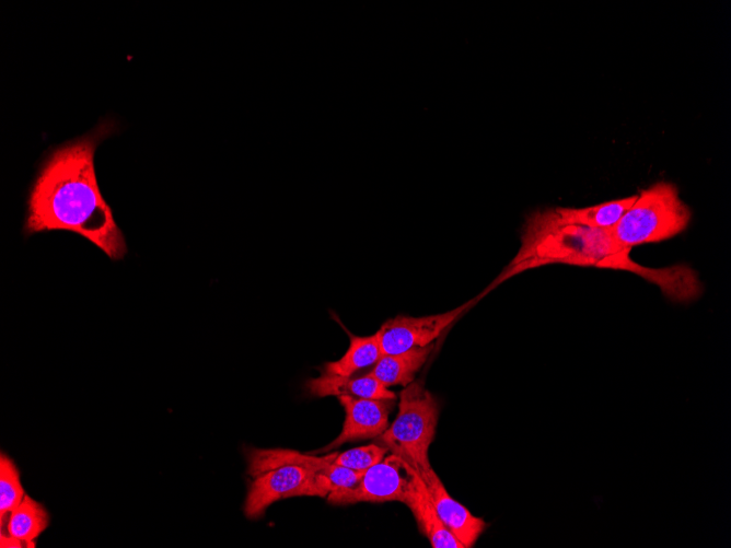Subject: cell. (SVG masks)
<instances>
[{"mask_svg": "<svg viewBox=\"0 0 731 548\" xmlns=\"http://www.w3.org/2000/svg\"><path fill=\"white\" fill-rule=\"evenodd\" d=\"M115 131L114 121L106 119L46 153L27 197L26 236L68 231L91 242L112 260L125 257V236L101 193L94 165L96 148Z\"/></svg>", "mask_w": 731, "mask_h": 548, "instance_id": "obj_1", "label": "cell"}, {"mask_svg": "<svg viewBox=\"0 0 731 548\" xmlns=\"http://www.w3.org/2000/svg\"><path fill=\"white\" fill-rule=\"evenodd\" d=\"M630 250L610 231L565 223L550 209L530 217L513 263L521 268L556 261L625 270L658 285L674 302L687 303L699 296L701 285L693 269L685 265L646 268L630 258Z\"/></svg>", "mask_w": 731, "mask_h": 548, "instance_id": "obj_2", "label": "cell"}, {"mask_svg": "<svg viewBox=\"0 0 731 548\" xmlns=\"http://www.w3.org/2000/svg\"><path fill=\"white\" fill-rule=\"evenodd\" d=\"M328 455L314 456L289 448H251L247 473L252 477L244 514L260 517L275 502L292 497L326 498L318 471Z\"/></svg>", "mask_w": 731, "mask_h": 548, "instance_id": "obj_3", "label": "cell"}, {"mask_svg": "<svg viewBox=\"0 0 731 548\" xmlns=\"http://www.w3.org/2000/svg\"><path fill=\"white\" fill-rule=\"evenodd\" d=\"M691 217V210L680 198L676 186L661 180L641 190L610 232L617 243L633 248L682 233Z\"/></svg>", "mask_w": 731, "mask_h": 548, "instance_id": "obj_4", "label": "cell"}, {"mask_svg": "<svg viewBox=\"0 0 731 548\" xmlns=\"http://www.w3.org/2000/svg\"><path fill=\"white\" fill-rule=\"evenodd\" d=\"M439 418L436 397L423 382L414 381L401 392L398 412L388 428L378 436L379 444L403 458L417 473L431 467L429 447Z\"/></svg>", "mask_w": 731, "mask_h": 548, "instance_id": "obj_5", "label": "cell"}, {"mask_svg": "<svg viewBox=\"0 0 731 548\" xmlns=\"http://www.w3.org/2000/svg\"><path fill=\"white\" fill-rule=\"evenodd\" d=\"M410 474L411 466L392 453L380 463L364 470L362 478L355 488L328 495L327 500L329 503L338 505L392 501L405 504Z\"/></svg>", "mask_w": 731, "mask_h": 548, "instance_id": "obj_6", "label": "cell"}, {"mask_svg": "<svg viewBox=\"0 0 731 548\" xmlns=\"http://www.w3.org/2000/svg\"><path fill=\"white\" fill-rule=\"evenodd\" d=\"M465 303L445 313L422 317L396 316L375 333L381 355L396 354L432 343L469 305Z\"/></svg>", "mask_w": 731, "mask_h": 548, "instance_id": "obj_7", "label": "cell"}, {"mask_svg": "<svg viewBox=\"0 0 731 548\" xmlns=\"http://www.w3.org/2000/svg\"><path fill=\"white\" fill-rule=\"evenodd\" d=\"M345 409L341 432L326 446L314 453L329 452L347 442L380 436L388 428V416L395 399L355 398L338 396Z\"/></svg>", "mask_w": 731, "mask_h": 548, "instance_id": "obj_8", "label": "cell"}, {"mask_svg": "<svg viewBox=\"0 0 731 548\" xmlns=\"http://www.w3.org/2000/svg\"><path fill=\"white\" fill-rule=\"evenodd\" d=\"M423 480L440 520L465 548H472L489 526L462 503L453 499L432 467L418 473Z\"/></svg>", "mask_w": 731, "mask_h": 548, "instance_id": "obj_9", "label": "cell"}, {"mask_svg": "<svg viewBox=\"0 0 731 548\" xmlns=\"http://www.w3.org/2000/svg\"><path fill=\"white\" fill-rule=\"evenodd\" d=\"M405 504L413 512L419 530L433 548H465L440 520L423 480L413 467Z\"/></svg>", "mask_w": 731, "mask_h": 548, "instance_id": "obj_10", "label": "cell"}, {"mask_svg": "<svg viewBox=\"0 0 731 548\" xmlns=\"http://www.w3.org/2000/svg\"><path fill=\"white\" fill-rule=\"evenodd\" d=\"M316 397L350 396L355 398L395 399L396 395L369 373L359 377L321 373L305 384Z\"/></svg>", "mask_w": 731, "mask_h": 548, "instance_id": "obj_11", "label": "cell"}, {"mask_svg": "<svg viewBox=\"0 0 731 548\" xmlns=\"http://www.w3.org/2000/svg\"><path fill=\"white\" fill-rule=\"evenodd\" d=\"M433 349L434 343L432 342L401 353L381 355L369 374L385 387L407 386L414 382L416 373L426 363Z\"/></svg>", "mask_w": 731, "mask_h": 548, "instance_id": "obj_12", "label": "cell"}, {"mask_svg": "<svg viewBox=\"0 0 731 548\" xmlns=\"http://www.w3.org/2000/svg\"><path fill=\"white\" fill-rule=\"evenodd\" d=\"M636 196L584 208H555L554 211L558 219L565 223L610 231L634 203Z\"/></svg>", "mask_w": 731, "mask_h": 548, "instance_id": "obj_13", "label": "cell"}, {"mask_svg": "<svg viewBox=\"0 0 731 548\" xmlns=\"http://www.w3.org/2000/svg\"><path fill=\"white\" fill-rule=\"evenodd\" d=\"M49 515L45 508L26 495L9 514L7 534L22 540L26 547H34V540L47 528Z\"/></svg>", "mask_w": 731, "mask_h": 548, "instance_id": "obj_14", "label": "cell"}, {"mask_svg": "<svg viewBox=\"0 0 731 548\" xmlns=\"http://www.w3.org/2000/svg\"><path fill=\"white\" fill-rule=\"evenodd\" d=\"M349 347L345 354L324 364L328 374L351 376L355 372L374 364L381 357L376 334L371 336H356L349 333Z\"/></svg>", "mask_w": 731, "mask_h": 548, "instance_id": "obj_15", "label": "cell"}, {"mask_svg": "<svg viewBox=\"0 0 731 548\" xmlns=\"http://www.w3.org/2000/svg\"><path fill=\"white\" fill-rule=\"evenodd\" d=\"M24 497L19 470L13 460L2 453L0 456V523L2 528L9 514Z\"/></svg>", "mask_w": 731, "mask_h": 548, "instance_id": "obj_16", "label": "cell"}, {"mask_svg": "<svg viewBox=\"0 0 731 548\" xmlns=\"http://www.w3.org/2000/svg\"><path fill=\"white\" fill-rule=\"evenodd\" d=\"M387 447L379 444H368L355 447L343 453H336L334 463L353 470L364 471L380 463L387 453Z\"/></svg>", "mask_w": 731, "mask_h": 548, "instance_id": "obj_17", "label": "cell"}, {"mask_svg": "<svg viewBox=\"0 0 731 548\" xmlns=\"http://www.w3.org/2000/svg\"><path fill=\"white\" fill-rule=\"evenodd\" d=\"M0 546L2 548H4V547H15V548L26 547V545L22 540L15 538V537H13L9 534H7V535L1 534Z\"/></svg>", "mask_w": 731, "mask_h": 548, "instance_id": "obj_18", "label": "cell"}]
</instances>
